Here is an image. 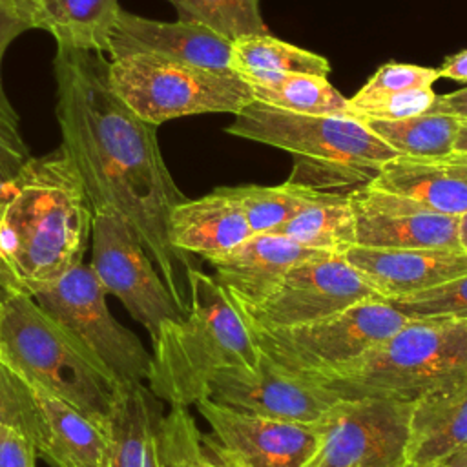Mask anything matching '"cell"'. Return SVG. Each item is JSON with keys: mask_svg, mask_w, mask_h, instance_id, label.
I'll use <instances>...</instances> for the list:
<instances>
[{"mask_svg": "<svg viewBox=\"0 0 467 467\" xmlns=\"http://www.w3.org/2000/svg\"><path fill=\"white\" fill-rule=\"evenodd\" d=\"M100 53L58 47L57 119L93 213L115 212L137 234L179 308L188 297L181 268L190 265L168 239L170 212L182 199L164 164L157 126L142 120L113 91Z\"/></svg>", "mask_w": 467, "mask_h": 467, "instance_id": "cell-1", "label": "cell"}, {"mask_svg": "<svg viewBox=\"0 0 467 467\" xmlns=\"http://www.w3.org/2000/svg\"><path fill=\"white\" fill-rule=\"evenodd\" d=\"M93 210L60 144L0 184V283L36 296L84 263Z\"/></svg>", "mask_w": 467, "mask_h": 467, "instance_id": "cell-2", "label": "cell"}, {"mask_svg": "<svg viewBox=\"0 0 467 467\" xmlns=\"http://www.w3.org/2000/svg\"><path fill=\"white\" fill-rule=\"evenodd\" d=\"M188 305L162 323L151 341L146 387L170 407H190L206 396L210 378L228 367H255L261 350L235 299L212 275L186 270Z\"/></svg>", "mask_w": 467, "mask_h": 467, "instance_id": "cell-3", "label": "cell"}, {"mask_svg": "<svg viewBox=\"0 0 467 467\" xmlns=\"http://www.w3.org/2000/svg\"><path fill=\"white\" fill-rule=\"evenodd\" d=\"M310 379L339 400L412 403L467 379V319H409L359 358Z\"/></svg>", "mask_w": 467, "mask_h": 467, "instance_id": "cell-4", "label": "cell"}, {"mask_svg": "<svg viewBox=\"0 0 467 467\" xmlns=\"http://www.w3.org/2000/svg\"><path fill=\"white\" fill-rule=\"evenodd\" d=\"M226 133L294 155L290 182L323 190L367 184L398 153L358 117L306 115L250 102L234 115Z\"/></svg>", "mask_w": 467, "mask_h": 467, "instance_id": "cell-5", "label": "cell"}, {"mask_svg": "<svg viewBox=\"0 0 467 467\" xmlns=\"http://www.w3.org/2000/svg\"><path fill=\"white\" fill-rule=\"evenodd\" d=\"M0 359L106 425L120 385L33 296L9 290L0 310Z\"/></svg>", "mask_w": 467, "mask_h": 467, "instance_id": "cell-6", "label": "cell"}, {"mask_svg": "<svg viewBox=\"0 0 467 467\" xmlns=\"http://www.w3.org/2000/svg\"><path fill=\"white\" fill-rule=\"evenodd\" d=\"M113 91L150 124L202 113H239L254 102L250 86L228 71L137 53L109 60Z\"/></svg>", "mask_w": 467, "mask_h": 467, "instance_id": "cell-7", "label": "cell"}, {"mask_svg": "<svg viewBox=\"0 0 467 467\" xmlns=\"http://www.w3.org/2000/svg\"><path fill=\"white\" fill-rule=\"evenodd\" d=\"M410 317L372 297L337 314L286 328L252 330L259 350L283 368L314 378L350 363Z\"/></svg>", "mask_w": 467, "mask_h": 467, "instance_id": "cell-8", "label": "cell"}, {"mask_svg": "<svg viewBox=\"0 0 467 467\" xmlns=\"http://www.w3.org/2000/svg\"><path fill=\"white\" fill-rule=\"evenodd\" d=\"M106 296L91 266L80 263L33 297L119 385L146 383L151 354L131 330L113 319Z\"/></svg>", "mask_w": 467, "mask_h": 467, "instance_id": "cell-9", "label": "cell"}, {"mask_svg": "<svg viewBox=\"0 0 467 467\" xmlns=\"http://www.w3.org/2000/svg\"><path fill=\"white\" fill-rule=\"evenodd\" d=\"M89 266L106 290L120 299L135 321L157 337L162 323L182 310L133 228L115 212H97L91 221Z\"/></svg>", "mask_w": 467, "mask_h": 467, "instance_id": "cell-10", "label": "cell"}, {"mask_svg": "<svg viewBox=\"0 0 467 467\" xmlns=\"http://www.w3.org/2000/svg\"><path fill=\"white\" fill-rule=\"evenodd\" d=\"M412 403L339 400L316 425L319 441L303 467H403Z\"/></svg>", "mask_w": 467, "mask_h": 467, "instance_id": "cell-11", "label": "cell"}, {"mask_svg": "<svg viewBox=\"0 0 467 467\" xmlns=\"http://www.w3.org/2000/svg\"><path fill=\"white\" fill-rule=\"evenodd\" d=\"M379 297L343 255L321 254L292 266L257 303L239 305L252 330L286 328Z\"/></svg>", "mask_w": 467, "mask_h": 467, "instance_id": "cell-12", "label": "cell"}, {"mask_svg": "<svg viewBox=\"0 0 467 467\" xmlns=\"http://www.w3.org/2000/svg\"><path fill=\"white\" fill-rule=\"evenodd\" d=\"M204 398L235 412L297 425H317L339 401L321 383L283 368L263 352L252 368L215 372Z\"/></svg>", "mask_w": 467, "mask_h": 467, "instance_id": "cell-13", "label": "cell"}, {"mask_svg": "<svg viewBox=\"0 0 467 467\" xmlns=\"http://www.w3.org/2000/svg\"><path fill=\"white\" fill-rule=\"evenodd\" d=\"M195 407L210 429L204 449L226 467H303L319 441L316 425L248 416L208 398Z\"/></svg>", "mask_w": 467, "mask_h": 467, "instance_id": "cell-14", "label": "cell"}, {"mask_svg": "<svg viewBox=\"0 0 467 467\" xmlns=\"http://www.w3.org/2000/svg\"><path fill=\"white\" fill-rule=\"evenodd\" d=\"M358 246L462 250L460 217L432 212L400 193L363 184L348 193Z\"/></svg>", "mask_w": 467, "mask_h": 467, "instance_id": "cell-15", "label": "cell"}, {"mask_svg": "<svg viewBox=\"0 0 467 467\" xmlns=\"http://www.w3.org/2000/svg\"><path fill=\"white\" fill-rule=\"evenodd\" d=\"M109 57L150 53L201 67L232 73V42L202 24L161 22L120 11L111 33Z\"/></svg>", "mask_w": 467, "mask_h": 467, "instance_id": "cell-16", "label": "cell"}, {"mask_svg": "<svg viewBox=\"0 0 467 467\" xmlns=\"http://www.w3.org/2000/svg\"><path fill=\"white\" fill-rule=\"evenodd\" d=\"M343 257L387 301L418 294L467 274L463 250L350 246Z\"/></svg>", "mask_w": 467, "mask_h": 467, "instance_id": "cell-17", "label": "cell"}, {"mask_svg": "<svg viewBox=\"0 0 467 467\" xmlns=\"http://www.w3.org/2000/svg\"><path fill=\"white\" fill-rule=\"evenodd\" d=\"M286 235L275 232L252 234L224 254L206 259L215 279L239 305H254L263 299L281 277L297 263L321 255Z\"/></svg>", "mask_w": 467, "mask_h": 467, "instance_id": "cell-18", "label": "cell"}, {"mask_svg": "<svg viewBox=\"0 0 467 467\" xmlns=\"http://www.w3.org/2000/svg\"><path fill=\"white\" fill-rule=\"evenodd\" d=\"M24 379L36 412V456H44L53 467H106L104 427L57 394Z\"/></svg>", "mask_w": 467, "mask_h": 467, "instance_id": "cell-19", "label": "cell"}, {"mask_svg": "<svg viewBox=\"0 0 467 467\" xmlns=\"http://www.w3.org/2000/svg\"><path fill=\"white\" fill-rule=\"evenodd\" d=\"M252 235L244 213L228 193V188L182 199L170 212L168 239L181 255L193 254L204 259L224 254Z\"/></svg>", "mask_w": 467, "mask_h": 467, "instance_id": "cell-20", "label": "cell"}, {"mask_svg": "<svg viewBox=\"0 0 467 467\" xmlns=\"http://www.w3.org/2000/svg\"><path fill=\"white\" fill-rule=\"evenodd\" d=\"M162 401L146 383L120 385L104 431L106 467H162Z\"/></svg>", "mask_w": 467, "mask_h": 467, "instance_id": "cell-21", "label": "cell"}, {"mask_svg": "<svg viewBox=\"0 0 467 467\" xmlns=\"http://www.w3.org/2000/svg\"><path fill=\"white\" fill-rule=\"evenodd\" d=\"M367 184L414 199L438 213L452 217L467 213V168L447 159L398 155Z\"/></svg>", "mask_w": 467, "mask_h": 467, "instance_id": "cell-22", "label": "cell"}, {"mask_svg": "<svg viewBox=\"0 0 467 467\" xmlns=\"http://www.w3.org/2000/svg\"><path fill=\"white\" fill-rule=\"evenodd\" d=\"M463 443H467V379L412 401L407 463H441Z\"/></svg>", "mask_w": 467, "mask_h": 467, "instance_id": "cell-23", "label": "cell"}, {"mask_svg": "<svg viewBox=\"0 0 467 467\" xmlns=\"http://www.w3.org/2000/svg\"><path fill=\"white\" fill-rule=\"evenodd\" d=\"M122 7L119 0H29L22 13L47 31L58 47L108 53Z\"/></svg>", "mask_w": 467, "mask_h": 467, "instance_id": "cell-24", "label": "cell"}, {"mask_svg": "<svg viewBox=\"0 0 467 467\" xmlns=\"http://www.w3.org/2000/svg\"><path fill=\"white\" fill-rule=\"evenodd\" d=\"M232 73L244 82L285 73L327 77L330 64L325 57L266 35L241 36L232 42Z\"/></svg>", "mask_w": 467, "mask_h": 467, "instance_id": "cell-25", "label": "cell"}, {"mask_svg": "<svg viewBox=\"0 0 467 467\" xmlns=\"http://www.w3.org/2000/svg\"><path fill=\"white\" fill-rule=\"evenodd\" d=\"M275 234L325 254L343 255L356 244L354 217L348 193L325 192L321 199L299 210Z\"/></svg>", "mask_w": 467, "mask_h": 467, "instance_id": "cell-26", "label": "cell"}, {"mask_svg": "<svg viewBox=\"0 0 467 467\" xmlns=\"http://www.w3.org/2000/svg\"><path fill=\"white\" fill-rule=\"evenodd\" d=\"M254 100L292 113L356 117L350 99L343 97L327 77L285 73L246 82Z\"/></svg>", "mask_w": 467, "mask_h": 467, "instance_id": "cell-27", "label": "cell"}, {"mask_svg": "<svg viewBox=\"0 0 467 467\" xmlns=\"http://www.w3.org/2000/svg\"><path fill=\"white\" fill-rule=\"evenodd\" d=\"M398 155L443 159L452 153L460 120L447 113H423L398 120H363Z\"/></svg>", "mask_w": 467, "mask_h": 467, "instance_id": "cell-28", "label": "cell"}, {"mask_svg": "<svg viewBox=\"0 0 467 467\" xmlns=\"http://www.w3.org/2000/svg\"><path fill=\"white\" fill-rule=\"evenodd\" d=\"M325 192L290 181L279 186L248 184L228 188V193L244 213L252 234L275 232L299 210L321 199Z\"/></svg>", "mask_w": 467, "mask_h": 467, "instance_id": "cell-29", "label": "cell"}, {"mask_svg": "<svg viewBox=\"0 0 467 467\" xmlns=\"http://www.w3.org/2000/svg\"><path fill=\"white\" fill-rule=\"evenodd\" d=\"M181 20L197 22L228 38L230 42L266 35L268 26L261 16L259 0H168Z\"/></svg>", "mask_w": 467, "mask_h": 467, "instance_id": "cell-30", "label": "cell"}, {"mask_svg": "<svg viewBox=\"0 0 467 467\" xmlns=\"http://www.w3.org/2000/svg\"><path fill=\"white\" fill-rule=\"evenodd\" d=\"M162 467H226L202 445L188 407H171L161 431Z\"/></svg>", "mask_w": 467, "mask_h": 467, "instance_id": "cell-31", "label": "cell"}, {"mask_svg": "<svg viewBox=\"0 0 467 467\" xmlns=\"http://www.w3.org/2000/svg\"><path fill=\"white\" fill-rule=\"evenodd\" d=\"M389 303L410 319H467V274Z\"/></svg>", "mask_w": 467, "mask_h": 467, "instance_id": "cell-32", "label": "cell"}, {"mask_svg": "<svg viewBox=\"0 0 467 467\" xmlns=\"http://www.w3.org/2000/svg\"><path fill=\"white\" fill-rule=\"evenodd\" d=\"M438 78H440V73L434 67L387 62L379 66L376 73H372V77L356 91V95L350 99V104L354 109L359 104L370 102L385 95L401 93L409 89L432 88Z\"/></svg>", "mask_w": 467, "mask_h": 467, "instance_id": "cell-33", "label": "cell"}, {"mask_svg": "<svg viewBox=\"0 0 467 467\" xmlns=\"http://www.w3.org/2000/svg\"><path fill=\"white\" fill-rule=\"evenodd\" d=\"M4 429H16L35 441L36 412L24 376L0 359V432Z\"/></svg>", "mask_w": 467, "mask_h": 467, "instance_id": "cell-34", "label": "cell"}, {"mask_svg": "<svg viewBox=\"0 0 467 467\" xmlns=\"http://www.w3.org/2000/svg\"><path fill=\"white\" fill-rule=\"evenodd\" d=\"M434 100L436 93L432 91V88L409 89L359 104L354 108V113L359 120H398L429 113L434 106Z\"/></svg>", "mask_w": 467, "mask_h": 467, "instance_id": "cell-35", "label": "cell"}, {"mask_svg": "<svg viewBox=\"0 0 467 467\" xmlns=\"http://www.w3.org/2000/svg\"><path fill=\"white\" fill-rule=\"evenodd\" d=\"M26 29H31L27 18L20 11L18 4L15 0H0V126L11 133L20 135V120L18 113L11 106L2 82V58L11 44L13 38H16Z\"/></svg>", "mask_w": 467, "mask_h": 467, "instance_id": "cell-36", "label": "cell"}, {"mask_svg": "<svg viewBox=\"0 0 467 467\" xmlns=\"http://www.w3.org/2000/svg\"><path fill=\"white\" fill-rule=\"evenodd\" d=\"M36 451L29 436L16 429L0 432V467H35Z\"/></svg>", "mask_w": 467, "mask_h": 467, "instance_id": "cell-37", "label": "cell"}, {"mask_svg": "<svg viewBox=\"0 0 467 467\" xmlns=\"http://www.w3.org/2000/svg\"><path fill=\"white\" fill-rule=\"evenodd\" d=\"M29 157L31 153L22 135L11 133L0 126V184L15 177Z\"/></svg>", "mask_w": 467, "mask_h": 467, "instance_id": "cell-38", "label": "cell"}, {"mask_svg": "<svg viewBox=\"0 0 467 467\" xmlns=\"http://www.w3.org/2000/svg\"><path fill=\"white\" fill-rule=\"evenodd\" d=\"M432 113H447L456 117L460 122H467V88H460L456 91L436 95Z\"/></svg>", "mask_w": 467, "mask_h": 467, "instance_id": "cell-39", "label": "cell"}, {"mask_svg": "<svg viewBox=\"0 0 467 467\" xmlns=\"http://www.w3.org/2000/svg\"><path fill=\"white\" fill-rule=\"evenodd\" d=\"M438 73L440 77L467 84V49L447 57L443 64L438 67Z\"/></svg>", "mask_w": 467, "mask_h": 467, "instance_id": "cell-40", "label": "cell"}, {"mask_svg": "<svg viewBox=\"0 0 467 467\" xmlns=\"http://www.w3.org/2000/svg\"><path fill=\"white\" fill-rule=\"evenodd\" d=\"M452 153L467 155V122H460V128L454 137V148Z\"/></svg>", "mask_w": 467, "mask_h": 467, "instance_id": "cell-41", "label": "cell"}, {"mask_svg": "<svg viewBox=\"0 0 467 467\" xmlns=\"http://www.w3.org/2000/svg\"><path fill=\"white\" fill-rule=\"evenodd\" d=\"M449 467H467V443H463L458 451H454L445 462Z\"/></svg>", "mask_w": 467, "mask_h": 467, "instance_id": "cell-42", "label": "cell"}, {"mask_svg": "<svg viewBox=\"0 0 467 467\" xmlns=\"http://www.w3.org/2000/svg\"><path fill=\"white\" fill-rule=\"evenodd\" d=\"M460 246L467 254V213L460 217Z\"/></svg>", "mask_w": 467, "mask_h": 467, "instance_id": "cell-43", "label": "cell"}, {"mask_svg": "<svg viewBox=\"0 0 467 467\" xmlns=\"http://www.w3.org/2000/svg\"><path fill=\"white\" fill-rule=\"evenodd\" d=\"M443 159H447V161H451V162H456V164H462V166L467 168V155L451 153V155H447V157H443Z\"/></svg>", "mask_w": 467, "mask_h": 467, "instance_id": "cell-44", "label": "cell"}, {"mask_svg": "<svg viewBox=\"0 0 467 467\" xmlns=\"http://www.w3.org/2000/svg\"><path fill=\"white\" fill-rule=\"evenodd\" d=\"M7 294H9V288H7L4 283H0V310H2V306H4V301H5Z\"/></svg>", "mask_w": 467, "mask_h": 467, "instance_id": "cell-45", "label": "cell"}, {"mask_svg": "<svg viewBox=\"0 0 467 467\" xmlns=\"http://www.w3.org/2000/svg\"><path fill=\"white\" fill-rule=\"evenodd\" d=\"M403 467H449L447 463H434V465H414V463H405Z\"/></svg>", "mask_w": 467, "mask_h": 467, "instance_id": "cell-46", "label": "cell"}, {"mask_svg": "<svg viewBox=\"0 0 467 467\" xmlns=\"http://www.w3.org/2000/svg\"><path fill=\"white\" fill-rule=\"evenodd\" d=\"M15 2H16V4H18V7H20V11H22V9H24V5H26V4H27V2H29V0H15Z\"/></svg>", "mask_w": 467, "mask_h": 467, "instance_id": "cell-47", "label": "cell"}]
</instances>
